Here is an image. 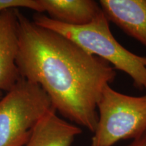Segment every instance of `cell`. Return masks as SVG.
<instances>
[{
	"instance_id": "cell-8",
	"label": "cell",
	"mask_w": 146,
	"mask_h": 146,
	"mask_svg": "<svg viewBox=\"0 0 146 146\" xmlns=\"http://www.w3.org/2000/svg\"><path fill=\"white\" fill-rule=\"evenodd\" d=\"M43 12L58 23L83 26L90 23L102 12L94 0H39Z\"/></svg>"
},
{
	"instance_id": "cell-10",
	"label": "cell",
	"mask_w": 146,
	"mask_h": 146,
	"mask_svg": "<svg viewBox=\"0 0 146 146\" xmlns=\"http://www.w3.org/2000/svg\"><path fill=\"white\" fill-rule=\"evenodd\" d=\"M127 146H146V132L139 137L133 139Z\"/></svg>"
},
{
	"instance_id": "cell-2",
	"label": "cell",
	"mask_w": 146,
	"mask_h": 146,
	"mask_svg": "<svg viewBox=\"0 0 146 146\" xmlns=\"http://www.w3.org/2000/svg\"><path fill=\"white\" fill-rule=\"evenodd\" d=\"M33 21L68 38L89 54L123 71L131 78L137 89L146 92V57L133 54L115 39L103 11L92 22L83 26L58 23L41 13H36Z\"/></svg>"
},
{
	"instance_id": "cell-3",
	"label": "cell",
	"mask_w": 146,
	"mask_h": 146,
	"mask_svg": "<svg viewBox=\"0 0 146 146\" xmlns=\"http://www.w3.org/2000/svg\"><path fill=\"white\" fill-rule=\"evenodd\" d=\"M97 110L98 124L91 146H113L146 132V92L141 96H129L108 85L98 100Z\"/></svg>"
},
{
	"instance_id": "cell-7",
	"label": "cell",
	"mask_w": 146,
	"mask_h": 146,
	"mask_svg": "<svg viewBox=\"0 0 146 146\" xmlns=\"http://www.w3.org/2000/svg\"><path fill=\"white\" fill-rule=\"evenodd\" d=\"M81 129L59 117L54 108L36 123L23 146H71Z\"/></svg>"
},
{
	"instance_id": "cell-11",
	"label": "cell",
	"mask_w": 146,
	"mask_h": 146,
	"mask_svg": "<svg viewBox=\"0 0 146 146\" xmlns=\"http://www.w3.org/2000/svg\"><path fill=\"white\" fill-rule=\"evenodd\" d=\"M1 98H2V97H1V91H0V99H1Z\"/></svg>"
},
{
	"instance_id": "cell-6",
	"label": "cell",
	"mask_w": 146,
	"mask_h": 146,
	"mask_svg": "<svg viewBox=\"0 0 146 146\" xmlns=\"http://www.w3.org/2000/svg\"><path fill=\"white\" fill-rule=\"evenodd\" d=\"M109 22L146 47V0H100Z\"/></svg>"
},
{
	"instance_id": "cell-4",
	"label": "cell",
	"mask_w": 146,
	"mask_h": 146,
	"mask_svg": "<svg viewBox=\"0 0 146 146\" xmlns=\"http://www.w3.org/2000/svg\"><path fill=\"white\" fill-rule=\"evenodd\" d=\"M52 108L43 89L21 77L0 99V146H23L36 123Z\"/></svg>"
},
{
	"instance_id": "cell-9",
	"label": "cell",
	"mask_w": 146,
	"mask_h": 146,
	"mask_svg": "<svg viewBox=\"0 0 146 146\" xmlns=\"http://www.w3.org/2000/svg\"><path fill=\"white\" fill-rule=\"evenodd\" d=\"M26 8L43 14L39 0H0V13L13 9Z\"/></svg>"
},
{
	"instance_id": "cell-5",
	"label": "cell",
	"mask_w": 146,
	"mask_h": 146,
	"mask_svg": "<svg viewBox=\"0 0 146 146\" xmlns=\"http://www.w3.org/2000/svg\"><path fill=\"white\" fill-rule=\"evenodd\" d=\"M18 10L0 13V91L8 92L21 78L16 65L19 50Z\"/></svg>"
},
{
	"instance_id": "cell-1",
	"label": "cell",
	"mask_w": 146,
	"mask_h": 146,
	"mask_svg": "<svg viewBox=\"0 0 146 146\" xmlns=\"http://www.w3.org/2000/svg\"><path fill=\"white\" fill-rule=\"evenodd\" d=\"M16 65L22 78L39 85L64 118L94 133L102 91L116 77L114 67L20 12Z\"/></svg>"
}]
</instances>
